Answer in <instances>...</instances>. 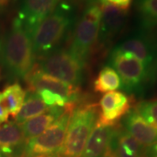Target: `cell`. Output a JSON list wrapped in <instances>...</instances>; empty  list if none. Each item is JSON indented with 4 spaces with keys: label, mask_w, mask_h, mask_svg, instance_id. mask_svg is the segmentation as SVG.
Wrapping results in <instances>:
<instances>
[{
    "label": "cell",
    "mask_w": 157,
    "mask_h": 157,
    "mask_svg": "<svg viewBox=\"0 0 157 157\" xmlns=\"http://www.w3.org/2000/svg\"><path fill=\"white\" fill-rule=\"evenodd\" d=\"M101 113L98 121L104 125L115 126L127 114L131 107V99L126 94L119 91L106 93L100 101Z\"/></svg>",
    "instance_id": "cell-9"
},
{
    "label": "cell",
    "mask_w": 157,
    "mask_h": 157,
    "mask_svg": "<svg viewBox=\"0 0 157 157\" xmlns=\"http://www.w3.org/2000/svg\"><path fill=\"white\" fill-rule=\"evenodd\" d=\"M47 107H66L70 102L65 97L48 90H40L37 92Z\"/></svg>",
    "instance_id": "cell-22"
},
{
    "label": "cell",
    "mask_w": 157,
    "mask_h": 157,
    "mask_svg": "<svg viewBox=\"0 0 157 157\" xmlns=\"http://www.w3.org/2000/svg\"><path fill=\"white\" fill-rule=\"evenodd\" d=\"M26 141L23 130L16 121H8L0 125V151L11 154L14 148Z\"/></svg>",
    "instance_id": "cell-16"
},
{
    "label": "cell",
    "mask_w": 157,
    "mask_h": 157,
    "mask_svg": "<svg viewBox=\"0 0 157 157\" xmlns=\"http://www.w3.org/2000/svg\"><path fill=\"white\" fill-rule=\"evenodd\" d=\"M144 146L128 133L116 127L107 152L109 157H145Z\"/></svg>",
    "instance_id": "cell-13"
},
{
    "label": "cell",
    "mask_w": 157,
    "mask_h": 157,
    "mask_svg": "<svg viewBox=\"0 0 157 157\" xmlns=\"http://www.w3.org/2000/svg\"><path fill=\"white\" fill-rule=\"evenodd\" d=\"M82 1H86L89 6H92V5H96L99 0H82Z\"/></svg>",
    "instance_id": "cell-28"
},
{
    "label": "cell",
    "mask_w": 157,
    "mask_h": 157,
    "mask_svg": "<svg viewBox=\"0 0 157 157\" xmlns=\"http://www.w3.org/2000/svg\"><path fill=\"white\" fill-rule=\"evenodd\" d=\"M99 117L96 105H85L74 109L67 132L58 157H81L90 134Z\"/></svg>",
    "instance_id": "cell-3"
},
{
    "label": "cell",
    "mask_w": 157,
    "mask_h": 157,
    "mask_svg": "<svg viewBox=\"0 0 157 157\" xmlns=\"http://www.w3.org/2000/svg\"><path fill=\"white\" fill-rule=\"evenodd\" d=\"M20 157H25V155H22V156H20Z\"/></svg>",
    "instance_id": "cell-31"
},
{
    "label": "cell",
    "mask_w": 157,
    "mask_h": 157,
    "mask_svg": "<svg viewBox=\"0 0 157 157\" xmlns=\"http://www.w3.org/2000/svg\"><path fill=\"white\" fill-rule=\"evenodd\" d=\"M135 109L147 123L157 129V100L141 101Z\"/></svg>",
    "instance_id": "cell-21"
},
{
    "label": "cell",
    "mask_w": 157,
    "mask_h": 157,
    "mask_svg": "<svg viewBox=\"0 0 157 157\" xmlns=\"http://www.w3.org/2000/svg\"><path fill=\"white\" fill-rule=\"evenodd\" d=\"M106 157H109V156H107H107H106Z\"/></svg>",
    "instance_id": "cell-32"
},
{
    "label": "cell",
    "mask_w": 157,
    "mask_h": 157,
    "mask_svg": "<svg viewBox=\"0 0 157 157\" xmlns=\"http://www.w3.org/2000/svg\"><path fill=\"white\" fill-rule=\"evenodd\" d=\"M116 126H108L98 121L86 141L81 157H106Z\"/></svg>",
    "instance_id": "cell-12"
},
{
    "label": "cell",
    "mask_w": 157,
    "mask_h": 157,
    "mask_svg": "<svg viewBox=\"0 0 157 157\" xmlns=\"http://www.w3.org/2000/svg\"><path fill=\"white\" fill-rule=\"evenodd\" d=\"M9 116H10V113L8 111V108L6 107L5 101L3 99L2 93L0 92V125L6 122Z\"/></svg>",
    "instance_id": "cell-24"
},
{
    "label": "cell",
    "mask_w": 157,
    "mask_h": 157,
    "mask_svg": "<svg viewBox=\"0 0 157 157\" xmlns=\"http://www.w3.org/2000/svg\"><path fill=\"white\" fill-rule=\"evenodd\" d=\"M73 22L70 8L60 6L43 19L31 35L34 54H49L61 42Z\"/></svg>",
    "instance_id": "cell-2"
},
{
    "label": "cell",
    "mask_w": 157,
    "mask_h": 157,
    "mask_svg": "<svg viewBox=\"0 0 157 157\" xmlns=\"http://www.w3.org/2000/svg\"><path fill=\"white\" fill-rule=\"evenodd\" d=\"M1 93L10 115L15 118L25 99V91L21 85L16 82L7 86Z\"/></svg>",
    "instance_id": "cell-19"
},
{
    "label": "cell",
    "mask_w": 157,
    "mask_h": 157,
    "mask_svg": "<svg viewBox=\"0 0 157 157\" xmlns=\"http://www.w3.org/2000/svg\"><path fill=\"white\" fill-rule=\"evenodd\" d=\"M114 51L134 56L142 62L148 69H150V66L155 58L154 52L148 43L139 38H132L125 40L123 43L118 45Z\"/></svg>",
    "instance_id": "cell-17"
},
{
    "label": "cell",
    "mask_w": 157,
    "mask_h": 157,
    "mask_svg": "<svg viewBox=\"0 0 157 157\" xmlns=\"http://www.w3.org/2000/svg\"><path fill=\"white\" fill-rule=\"evenodd\" d=\"M68 105V104H67ZM66 107H50L45 113L19 124L26 140L42 134L54 123L66 111Z\"/></svg>",
    "instance_id": "cell-15"
},
{
    "label": "cell",
    "mask_w": 157,
    "mask_h": 157,
    "mask_svg": "<svg viewBox=\"0 0 157 157\" xmlns=\"http://www.w3.org/2000/svg\"><path fill=\"white\" fill-rule=\"evenodd\" d=\"M31 92H39L40 90H48L52 93L67 99L70 103H74L78 94V88L76 86L68 84L49 74L43 73L39 69L33 68L25 78Z\"/></svg>",
    "instance_id": "cell-8"
},
{
    "label": "cell",
    "mask_w": 157,
    "mask_h": 157,
    "mask_svg": "<svg viewBox=\"0 0 157 157\" xmlns=\"http://www.w3.org/2000/svg\"><path fill=\"white\" fill-rule=\"evenodd\" d=\"M0 157H2V152L0 151Z\"/></svg>",
    "instance_id": "cell-30"
},
{
    "label": "cell",
    "mask_w": 157,
    "mask_h": 157,
    "mask_svg": "<svg viewBox=\"0 0 157 157\" xmlns=\"http://www.w3.org/2000/svg\"><path fill=\"white\" fill-rule=\"evenodd\" d=\"M74 103H69L66 111L42 134L25 141V157H58L67 132Z\"/></svg>",
    "instance_id": "cell-4"
},
{
    "label": "cell",
    "mask_w": 157,
    "mask_h": 157,
    "mask_svg": "<svg viewBox=\"0 0 157 157\" xmlns=\"http://www.w3.org/2000/svg\"><path fill=\"white\" fill-rule=\"evenodd\" d=\"M2 50V41H1V37H0V52Z\"/></svg>",
    "instance_id": "cell-29"
},
{
    "label": "cell",
    "mask_w": 157,
    "mask_h": 157,
    "mask_svg": "<svg viewBox=\"0 0 157 157\" xmlns=\"http://www.w3.org/2000/svg\"><path fill=\"white\" fill-rule=\"evenodd\" d=\"M103 2L120 7L123 10H127L131 3V0H103Z\"/></svg>",
    "instance_id": "cell-25"
},
{
    "label": "cell",
    "mask_w": 157,
    "mask_h": 157,
    "mask_svg": "<svg viewBox=\"0 0 157 157\" xmlns=\"http://www.w3.org/2000/svg\"><path fill=\"white\" fill-rule=\"evenodd\" d=\"M101 19V6L98 4L89 6L74 30L68 52L82 65H84L93 46L98 41Z\"/></svg>",
    "instance_id": "cell-5"
},
{
    "label": "cell",
    "mask_w": 157,
    "mask_h": 157,
    "mask_svg": "<svg viewBox=\"0 0 157 157\" xmlns=\"http://www.w3.org/2000/svg\"><path fill=\"white\" fill-rule=\"evenodd\" d=\"M121 86V80L117 72L111 67L101 69L94 82V89L97 93H108Z\"/></svg>",
    "instance_id": "cell-20"
},
{
    "label": "cell",
    "mask_w": 157,
    "mask_h": 157,
    "mask_svg": "<svg viewBox=\"0 0 157 157\" xmlns=\"http://www.w3.org/2000/svg\"><path fill=\"white\" fill-rule=\"evenodd\" d=\"M101 19L98 40L106 42L113 38L122 29L127 10L103 2L101 5Z\"/></svg>",
    "instance_id": "cell-11"
},
{
    "label": "cell",
    "mask_w": 157,
    "mask_h": 157,
    "mask_svg": "<svg viewBox=\"0 0 157 157\" xmlns=\"http://www.w3.org/2000/svg\"><path fill=\"white\" fill-rule=\"evenodd\" d=\"M48 107L35 92H31L25 97L22 107L15 117L17 124H22L45 113Z\"/></svg>",
    "instance_id": "cell-18"
},
{
    "label": "cell",
    "mask_w": 157,
    "mask_h": 157,
    "mask_svg": "<svg viewBox=\"0 0 157 157\" xmlns=\"http://www.w3.org/2000/svg\"><path fill=\"white\" fill-rule=\"evenodd\" d=\"M59 0H24L18 17L32 35L34 29L56 10Z\"/></svg>",
    "instance_id": "cell-10"
},
{
    "label": "cell",
    "mask_w": 157,
    "mask_h": 157,
    "mask_svg": "<svg viewBox=\"0 0 157 157\" xmlns=\"http://www.w3.org/2000/svg\"><path fill=\"white\" fill-rule=\"evenodd\" d=\"M10 0H0V9L6 7L8 4H9Z\"/></svg>",
    "instance_id": "cell-27"
},
{
    "label": "cell",
    "mask_w": 157,
    "mask_h": 157,
    "mask_svg": "<svg viewBox=\"0 0 157 157\" xmlns=\"http://www.w3.org/2000/svg\"><path fill=\"white\" fill-rule=\"evenodd\" d=\"M146 155L148 157H157V143L148 147L146 150Z\"/></svg>",
    "instance_id": "cell-26"
},
{
    "label": "cell",
    "mask_w": 157,
    "mask_h": 157,
    "mask_svg": "<svg viewBox=\"0 0 157 157\" xmlns=\"http://www.w3.org/2000/svg\"><path fill=\"white\" fill-rule=\"evenodd\" d=\"M34 52L31 35L17 17L12 23L3 48L7 70L19 78H26L34 68Z\"/></svg>",
    "instance_id": "cell-1"
},
{
    "label": "cell",
    "mask_w": 157,
    "mask_h": 157,
    "mask_svg": "<svg viewBox=\"0 0 157 157\" xmlns=\"http://www.w3.org/2000/svg\"><path fill=\"white\" fill-rule=\"evenodd\" d=\"M112 63L127 89H135L147 77L149 69L130 54L113 50Z\"/></svg>",
    "instance_id": "cell-7"
},
{
    "label": "cell",
    "mask_w": 157,
    "mask_h": 157,
    "mask_svg": "<svg viewBox=\"0 0 157 157\" xmlns=\"http://www.w3.org/2000/svg\"><path fill=\"white\" fill-rule=\"evenodd\" d=\"M139 6L144 15L150 18H157V0H140Z\"/></svg>",
    "instance_id": "cell-23"
},
{
    "label": "cell",
    "mask_w": 157,
    "mask_h": 157,
    "mask_svg": "<svg viewBox=\"0 0 157 157\" xmlns=\"http://www.w3.org/2000/svg\"><path fill=\"white\" fill-rule=\"evenodd\" d=\"M82 68L83 65L69 52H56L43 57L38 69L68 84L77 86L81 80Z\"/></svg>",
    "instance_id": "cell-6"
},
{
    "label": "cell",
    "mask_w": 157,
    "mask_h": 157,
    "mask_svg": "<svg viewBox=\"0 0 157 157\" xmlns=\"http://www.w3.org/2000/svg\"><path fill=\"white\" fill-rule=\"evenodd\" d=\"M126 131L144 147L157 143V129L153 128L134 109L124 119Z\"/></svg>",
    "instance_id": "cell-14"
}]
</instances>
